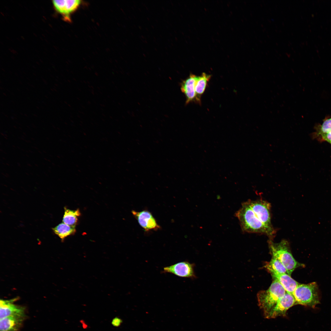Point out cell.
Masks as SVG:
<instances>
[{
    "label": "cell",
    "mask_w": 331,
    "mask_h": 331,
    "mask_svg": "<svg viewBox=\"0 0 331 331\" xmlns=\"http://www.w3.org/2000/svg\"><path fill=\"white\" fill-rule=\"evenodd\" d=\"M286 292L280 283L274 280L267 290L258 293V305L265 318Z\"/></svg>",
    "instance_id": "obj_2"
},
{
    "label": "cell",
    "mask_w": 331,
    "mask_h": 331,
    "mask_svg": "<svg viewBox=\"0 0 331 331\" xmlns=\"http://www.w3.org/2000/svg\"><path fill=\"white\" fill-rule=\"evenodd\" d=\"M122 322V320L121 319L118 317H116L112 319L111 324L113 326L117 327L120 326Z\"/></svg>",
    "instance_id": "obj_18"
},
{
    "label": "cell",
    "mask_w": 331,
    "mask_h": 331,
    "mask_svg": "<svg viewBox=\"0 0 331 331\" xmlns=\"http://www.w3.org/2000/svg\"><path fill=\"white\" fill-rule=\"evenodd\" d=\"M211 77V75L204 72L200 75L197 76L195 89L196 103H201V97L204 92Z\"/></svg>",
    "instance_id": "obj_12"
},
{
    "label": "cell",
    "mask_w": 331,
    "mask_h": 331,
    "mask_svg": "<svg viewBox=\"0 0 331 331\" xmlns=\"http://www.w3.org/2000/svg\"><path fill=\"white\" fill-rule=\"evenodd\" d=\"M132 213L145 231L157 230L160 228L152 213L148 211H137L133 210Z\"/></svg>",
    "instance_id": "obj_8"
},
{
    "label": "cell",
    "mask_w": 331,
    "mask_h": 331,
    "mask_svg": "<svg viewBox=\"0 0 331 331\" xmlns=\"http://www.w3.org/2000/svg\"><path fill=\"white\" fill-rule=\"evenodd\" d=\"M81 3L79 0H65L62 14L67 20L69 19V15L75 11Z\"/></svg>",
    "instance_id": "obj_16"
},
{
    "label": "cell",
    "mask_w": 331,
    "mask_h": 331,
    "mask_svg": "<svg viewBox=\"0 0 331 331\" xmlns=\"http://www.w3.org/2000/svg\"><path fill=\"white\" fill-rule=\"evenodd\" d=\"M25 317H8L0 319V331H19Z\"/></svg>",
    "instance_id": "obj_10"
},
{
    "label": "cell",
    "mask_w": 331,
    "mask_h": 331,
    "mask_svg": "<svg viewBox=\"0 0 331 331\" xmlns=\"http://www.w3.org/2000/svg\"><path fill=\"white\" fill-rule=\"evenodd\" d=\"M197 76L191 74L180 83V89L186 98L185 104L192 101L196 102L195 85Z\"/></svg>",
    "instance_id": "obj_9"
},
{
    "label": "cell",
    "mask_w": 331,
    "mask_h": 331,
    "mask_svg": "<svg viewBox=\"0 0 331 331\" xmlns=\"http://www.w3.org/2000/svg\"><path fill=\"white\" fill-rule=\"evenodd\" d=\"M268 243L272 256L281 262L289 275L291 276L296 268L303 265L297 262L293 257L287 241L284 239L279 243H274L270 239Z\"/></svg>",
    "instance_id": "obj_3"
},
{
    "label": "cell",
    "mask_w": 331,
    "mask_h": 331,
    "mask_svg": "<svg viewBox=\"0 0 331 331\" xmlns=\"http://www.w3.org/2000/svg\"><path fill=\"white\" fill-rule=\"evenodd\" d=\"M265 267L271 274H287V270L283 264L278 259L273 256L270 261L266 265Z\"/></svg>",
    "instance_id": "obj_15"
},
{
    "label": "cell",
    "mask_w": 331,
    "mask_h": 331,
    "mask_svg": "<svg viewBox=\"0 0 331 331\" xmlns=\"http://www.w3.org/2000/svg\"><path fill=\"white\" fill-rule=\"evenodd\" d=\"M296 304L293 295L286 292L266 317L274 318L278 316H285L287 310Z\"/></svg>",
    "instance_id": "obj_6"
},
{
    "label": "cell",
    "mask_w": 331,
    "mask_h": 331,
    "mask_svg": "<svg viewBox=\"0 0 331 331\" xmlns=\"http://www.w3.org/2000/svg\"><path fill=\"white\" fill-rule=\"evenodd\" d=\"M271 207L269 202L261 199L249 200L242 203L235 213L242 230L264 234L272 240L276 230L271 223Z\"/></svg>",
    "instance_id": "obj_1"
},
{
    "label": "cell",
    "mask_w": 331,
    "mask_h": 331,
    "mask_svg": "<svg viewBox=\"0 0 331 331\" xmlns=\"http://www.w3.org/2000/svg\"><path fill=\"white\" fill-rule=\"evenodd\" d=\"M194 268V264L187 261H183L164 267L162 272L170 273L180 277L193 279L196 277Z\"/></svg>",
    "instance_id": "obj_5"
},
{
    "label": "cell",
    "mask_w": 331,
    "mask_h": 331,
    "mask_svg": "<svg viewBox=\"0 0 331 331\" xmlns=\"http://www.w3.org/2000/svg\"><path fill=\"white\" fill-rule=\"evenodd\" d=\"M320 134L321 135L331 131V118L328 119L323 122L320 130Z\"/></svg>",
    "instance_id": "obj_17"
},
{
    "label": "cell",
    "mask_w": 331,
    "mask_h": 331,
    "mask_svg": "<svg viewBox=\"0 0 331 331\" xmlns=\"http://www.w3.org/2000/svg\"><path fill=\"white\" fill-rule=\"evenodd\" d=\"M322 139L331 144V131L327 133L321 135Z\"/></svg>",
    "instance_id": "obj_19"
},
{
    "label": "cell",
    "mask_w": 331,
    "mask_h": 331,
    "mask_svg": "<svg viewBox=\"0 0 331 331\" xmlns=\"http://www.w3.org/2000/svg\"><path fill=\"white\" fill-rule=\"evenodd\" d=\"M271 275L274 280L280 283L286 292L292 295L299 284L287 273H274Z\"/></svg>",
    "instance_id": "obj_11"
},
{
    "label": "cell",
    "mask_w": 331,
    "mask_h": 331,
    "mask_svg": "<svg viewBox=\"0 0 331 331\" xmlns=\"http://www.w3.org/2000/svg\"><path fill=\"white\" fill-rule=\"evenodd\" d=\"M296 304L314 308L320 303L318 286L315 282L299 284L293 293Z\"/></svg>",
    "instance_id": "obj_4"
},
{
    "label": "cell",
    "mask_w": 331,
    "mask_h": 331,
    "mask_svg": "<svg viewBox=\"0 0 331 331\" xmlns=\"http://www.w3.org/2000/svg\"><path fill=\"white\" fill-rule=\"evenodd\" d=\"M17 299V298H15L9 300L1 299L0 319L10 316L26 317L25 307L14 303Z\"/></svg>",
    "instance_id": "obj_7"
},
{
    "label": "cell",
    "mask_w": 331,
    "mask_h": 331,
    "mask_svg": "<svg viewBox=\"0 0 331 331\" xmlns=\"http://www.w3.org/2000/svg\"><path fill=\"white\" fill-rule=\"evenodd\" d=\"M80 215L81 213L78 209L72 210L65 207L63 223L70 226L75 227L78 217Z\"/></svg>",
    "instance_id": "obj_14"
},
{
    "label": "cell",
    "mask_w": 331,
    "mask_h": 331,
    "mask_svg": "<svg viewBox=\"0 0 331 331\" xmlns=\"http://www.w3.org/2000/svg\"><path fill=\"white\" fill-rule=\"evenodd\" d=\"M52 229L62 240L67 237L73 235L76 232L75 227L70 226L63 223L59 224Z\"/></svg>",
    "instance_id": "obj_13"
}]
</instances>
